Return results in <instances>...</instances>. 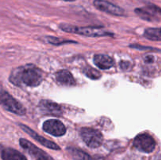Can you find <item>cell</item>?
I'll return each mask as SVG.
<instances>
[{"mask_svg": "<svg viewBox=\"0 0 161 160\" xmlns=\"http://www.w3.org/2000/svg\"><path fill=\"white\" fill-rule=\"evenodd\" d=\"M43 73L36 66L27 64L14 69L9 76V81L16 86H26L36 87L41 84Z\"/></svg>", "mask_w": 161, "mask_h": 160, "instance_id": "obj_1", "label": "cell"}, {"mask_svg": "<svg viewBox=\"0 0 161 160\" xmlns=\"http://www.w3.org/2000/svg\"><path fill=\"white\" fill-rule=\"evenodd\" d=\"M59 28L66 32L82 35L89 36V37H103V36L113 35V33L108 32L100 27H77L61 24H60Z\"/></svg>", "mask_w": 161, "mask_h": 160, "instance_id": "obj_2", "label": "cell"}, {"mask_svg": "<svg viewBox=\"0 0 161 160\" xmlns=\"http://www.w3.org/2000/svg\"><path fill=\"white\" fill-rule=\"evenodd\" d=\"M80 136L85 144L91 148L100 147L103 142L102 133L95 129L83 127L80 130Z\"/></svg>", "mask_w": 161, "mask_h": 160, "instance_id": "obj_3", "label": "cell"}, {"mask_svg": "<svg viewBox=\"0 0 161 160\" xmlns=\"http://www.w3.org/2000/svg\"><path fill=\"white\" fill-rule=\"evenodd\" d=\"M1 104L8 111L18 115H24L26 113L25 107L6 91L3 90L1 93Z\"/></svg>", "mask_w": 161, "mask_h": 160, "instance_id": "obj_4", "label": "cell"}, {"mask_svg": "<svg viewBox=\"0 0 161 160\" xmlns=\"http://www.w3.org/2000/svg\"><path fill=\"white\" fill-rule=\"evenodd\" d=\"M133 145L140 152L151 153L156 147V141L152 136L144 133L138 134L134 139Z\"/></svg>", "mask_w": 161, "mask_h": 160, "instance_id": "obj_5", "label": "cell"}, {"mask_svg": "<svg viewBox=\"0 0 161 160\" xmlns=\"http://www.w3.org/2000/svg\"><path fill=\"white\" fill-rule=\"evenodd\" d=\"M42 129L46 133L54 136H64L66 133V127L58 119H49L44 122Z\"/></svg>", "mask_w": 161, "mask_h": 160, "instance_id": "obj_6", "label": "cell"}, {"mask_svg": "<svg viewBox=\"0 0 161 160\" xmlns=\"http://www.w3.org/2000/svg\"><path fill=\"white\" fill-rule=\"evenodd\" d=\"M96 9L113 16H124L125 11L123 8L105 0H94L93 3Z\"/></svg>", "mask_w": 161, "mask_h": 160, "instance_id": "obj_7", "label": "cell"}, {"mask_svg": "<svg viewBox=\"0 0 161 160\" xmlns=\"http://www.w3.org/2000/svg\"><path fill=\"white\" fill-rule=\"evenodd\" d=\"M20 144L25 151L28 152V154L37 158V160H53L48 154L43 152L42 149L36 147L35 144L28 141V140L21 138L20 140Z\"/></svg>", "mask_w": 161, "mask_h": 160, "instance_id": "obj_8", "label": "cell"}, {"mask_svg": "<svg viewBox=\"0 0 161 160\" xmlns=\"http://www.w3.org/2000/svg\"><path fill=\"white\" fill-rule=\"evenodd\" d=\"M135 12L142 20H147V21H154L157 20L156 14H161V9L157 6L151 4L149 5L146 8H137L135 9Z\"/></svg>", "mask_w": 161, "mask_h": 160, "instance_id": "obj_9", "label": "cell"}, {"mask_svg": "<svg viewBox=\"0 0 161 160\" xmlns=\"http://www.w3.org/2000/svg\"><path fill=\"white\" fill-rule=\"evenodd\" d=\"M20 128H21L22 130L25 132V133H27L28 135H30V136H31V137L35 140V141H38L39 144H41L42 145L45 146L46 147H48V148H50V149H53V150H60V149H61L60 148L59 146H58L57 144H55L54 142H53V141H49V140L46 139V138L42 137V136H40V135L38 134L37 133H36L34 130H32L31 128H29L28 126H27V125H23V124H20Z\"/></svg>", "mask_w": 161, "mask_h": 160, "instance_id": "obj_10", "label": "cell"}, {"mask_svg": "<svg viewBox=\"0 0 161 160\" xmlns=\"http://www.w3.org/2000/svg\"><path fill=\"white\" fill-rule=\"evenodd\" d=\"M39 108L47 114L60 115L62 113L61 107L58 104L49 100H42L39 103Z\"/></svg>", "mask_w": 161, "mask_h": 160, "instance_id": "obj_11", "label": "cell"}, {"mask_svg": "<svg viewBox=\"0 0 161 160\" xmlns=\"http://www.w3.org/2000/svg\"><path fill=\"white\" fill-rule=\"evenodd\" d=\"M55 78L58 83L64 86H75V81L73 75L68 70H60L55 74Z\"/></svg>", "mask_w": 161, "mask_h": 160, "instance_id": "obj_12", "label": "cell"}, {"mask_svg": "<svg viewBox=\"0 0 161 160\" xmlns=\"http://www.w3.org/2000/svg\"><path fill=\"white\" fill-rule=\"evenodd\" d=\"M94 63L97 67L102 70L109 69L114 65V61L111 56L105 54H97L94 56Z\"/></svg>", "mask_w": 161, "mask_h": 160, "instance_id": "obj_13", "label": "cell"}, {"mask_svg": "<svg viewBox=\"0 0 161 160\" xmlns=\"http://www.w3.org/2000/svg\"><path fill=\"white\" fill-rule=\"evenodd\" d=\"M1 157L3 160H27L25 156L18 151L7 147L2 150Z\"/></svg>", "mask_w": 161, "mask_h": 160, "instance_id": "obj_14", "label": "cell"}, {"mask_svg": "<svg viewBox=\"0 0 161 160\" xmlns=\"http://www.w3.org/2000/svg\"><path fill=\"white\" fill-rule=\"evenodd\" d=\"M67 151L70 156L75 160H93L91 155L76 147H69L67 148Z\"/></svg>", "mask_w": 161, "mask_h": 160, "instance_id": "obj_15", "label": "cell"}, {"mask_svg": "<svg viewBox=\"0 0 161 160\" xmlns=\"http://www.w3.org/2000/svg\"><path fill=\"white\" fill-rule=\"evenodd\" d=\"M144 37L149 40L161 41V28H151L145 31Z\"/></svg>", "mask_w": 161, "mask_h": 160, "instance_id": "obj_16", "label": "cell"}, {"mask_svg": "<svg viewBox=\"0 0 161 160\" xmlns=\"http://www.w3.org/2000/svg\"><path fill=\"white\" fill-rule=\"evenodd\" d=\"M83 72L86 77L91 78V79H98L101 78L102 75L97 69L91 67V66H86L83 69Z\"/></svg>", "mask_w": 161, "mask_h": 160, "instance_id": "obj_17", "label": "cell"}, {"mask_svg": "<svg viewBox=\"0 0 161 160\" xmlns=\"http://www.w3.org/2000/svg\"><path fill=\"white\" fill-rule=\"evenodd\" d=\"M47 40H48L49 43L53 44V45H60V44L62 43H70V42H71V41H64V40H59V39L55 37H48L47 38Z\"/></svg>", "mask_w": 161, "mask_h": 160, "instance_id": "obj_18", "label": "cell"}, {"mask_svg": "<svg viewBox=\"0 0 161 160\" xmlns=\"http://www.w3.org/2000/svg\"><path fill=\"white\" fill-rule=\"evenodd\" d=\"M62 1H64V2H75V1H76V0H62Z\"/></svg>", "mask_w": 161, "mask_h": 160, "instance_id": "obj_19", "label": "cell"}, {"mask_svg": "<svg viewBox=\"0 0 161 160\" xmlns=\"http://www.w3.org/2000/svg\"><path fill=\"white\" fill-rule=\"evenodd\" d=\"M156 160H161V155H159L158 157H157V158H156Z\"/></svg>", "mask_w": 161, "mask_h": 160, "instance_id": "obj_20", "label": "cell"}]
</instances>
